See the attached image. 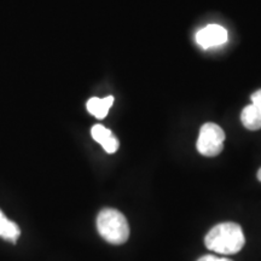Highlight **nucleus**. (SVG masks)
<instances>
[{
  "mask_svg": "<svg viewBox=\"0 0 261 261\" xmlns=\"http://www.w3.org/2000/svg\"><path fill=\"white\" fill-rule=\"evenodd\" d=\"M197 261H232L230 259H226V257H223V259H220V257H217L214 255H205V256H202L198 259Z\"/></svg>",
  "mask_w": 261,
  "mask_h": 261,
  "instance_id": "obj_9",
  "label": "nucleus"
},
{
  "mask_svg": "<svg viewBox=\"0 0 261 261\" xmlns=\"http://www.w3.org/2000/svg\"><path fill=\"white\" fill-rule=\"evenodd\" d=\"M225 133L220 126L208 122L201 127L197 140V150L201 155L214 158L224 149Z\"/></svg>",
  "mask_w": 261,
  "mask_h": 261,
  "instance_id": "obj_3",
  "label": "nucleus"
},
{
  "mask_svg": "<svg viewBox=\"0 0 261 261\" xmlns=\"http://www.w3.org/2000/svg\"><path fill=\"white\" fill-rule=\"evenodd\" d=\"M97 230L107 242L123 244L129 237V225L121 212L106 208L97 217Z\"/></svg>",
  "mask_w": 261,
  "mask_h": 261,
  "instance_id": "obj_2",
  "label": "nucleus"
},
{
  "mask_svg": "<svg viewBox=\"0 0 261 261\" xmlns=\"http://www.w3.org/2000/svg\"><path fill=\"white\" fill-rule=\"evenodd\" d=\"M114 103V97L108 96L106 98H97L93 97L87 102V110L92 114L94 117L102 120L108 115L110 108Z\"/></svg>",
  "mask_w": 261,
  "mask_h": 261,
  "instance_id": "obj_7",
  "label": "nucleus"
},
{
  "mask_svg": "<svg viewBox=\"0 0 261 261\" xmlns=\"http://www.w3.org/2000/svg\"><path fill=\"white\" fill-rule=\"evenodd\" d=\"M257 179L261 181V168L259 169V172H257Z\"/></svg>",
  "mask_w": 261,
  "mask_h": 261,
  "instance_id": "obj_10",
  "label": "nucleus"
},
{
  "mask_svg": "<svg viewBox=\"0 0 261 261\" xmlns=\"http://www.w3.org/2000/svg\"><path fill=\"white\" fill-rule=\"evenodd\" d=\"M19 234H21V230H19L17 224L9 220L0 210V237L15 243L18 240Z\"/></svg>",
  "mask_w": 261,
  "mask_h": 261,
  "instance_id": "obj_8",
  "label": "nucleus"
},
{
  "mask_svg": "<svg viewBox=\"0 0 261 261\" xmlns=\"http://www.w3.org/2000/svg\"><path fill=\"white\" fill-rule=\"evenodd\" d=\"M196 41L203 48L220 46L227 41V31L219 24H210L196 34Z\"/></svg>",
  "mask_w": 261,
  "mask_h": 261,
  "instance_id": "obj_4",
  "label": "nucleus"
},
{
  "mask_svg": "<svg viewBox=\"0 0 261 261\" xmlns=\"http://www.w3.org/2000/svg\"><path fill=\"white\" fill-rule=\"evenodd\" d=\"M241 121L246 128L250 130L261 128V90L252 94V104L242 110Z\"/></svg>",
  "mask_w": 261,
  "mask_h": 261,
  "instance_id": "obj_5",
  "label": "nucleus"
},
{
  "mask_svg": "<svg viewBox=\"0 0 261 261\" xmlns=\"http://www.w3.org/2000/svg\"><path fill=\"white\" fill-rule=\"evenodd\" d=\"M246 238L242 227L236 223H221L215 225L204 238L205 247L215 253L236 254L242 249Z\"/></svg>",
  "mask_w": 261,
  "mask_h": 261,
  "instance_id": "obj_1",
  "label": "nucleus"
},
{
  "mask_svg": "<svg viewBox=\"0 0 261 261\" xmlns=\"http://www.w3.org/2000/svg\"><path fill=\"white\" fill-rule=\"evenodd\" d=\"M91 135L97 143L103 146L108 154H114L119 149V140L114 136L112 130L108 129L103 125H94L91 129Z\"/></svg>",
  "mask_w": 261,
  "mask_h": 261,
  "instance_id": "obj_6",
  "label": "nucleus"
}]
</instances>
